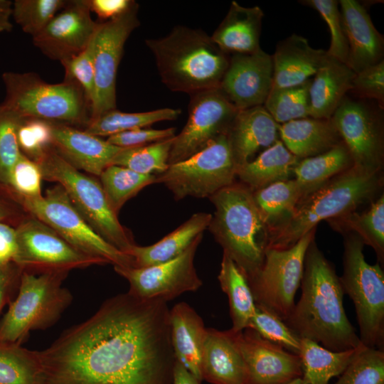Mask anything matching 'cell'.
I'll list each match as a JSON object with an SVG mask.
<instances>
[{
  "mask_svg": "<svg viewBox=\"0 0 384 384\" xmlns=\"http://www.w3.org/2000/svg\"><path fill=\"white\" fill-rule=\"evenodd\" d=\"M171 342L176 360L201 382V357L207 328L189 304L179 302L169 312Z\"/></svg>",
  "mask_w": 384,
  "mask_h": 384,
  "instance_id": "484cf974",
  "label": "cell"
},
{
  "mask_svg": "<svg viewBox=\"0 0 384 384\" xmlns=\"http://www.w3.org/2000/svg\"><path fill=\"white\" fill-rule=\"evenodd\" d=\"M236 173L226 134H222L190 157L169 164L156 183H163L176 201L204 198L234 183Z\"/></svg>",
  "mask_w": 384,
  "mask_h": 384,
  "instance_id": "8fae6325",
  "label": "cell"
},
{
  "mask_svg": "<svg viewBox=\"0 0 384 384\" xmlns=\"http://www.w3.org/2000/svg\"><path fill=\"white\" fill-rule=\"evenodd\" d=\"M202 380L211 384H245L246 370L235 332L207 328L201 357Z\"/></svg>",
  "mask_w": 384,
  "mask_h": 384,
  "instance_id": "d4e9b609",
  "label": "cell"
},
{
  "mask_svg": "<svg viewBox=\"0 0 384 384\" xmlns=\"http://www.w3.org/2000/svg\"><path fill=\"white\" fill-rule=\"evenodd\" d=\"M335 230L352 231L364 245L375 251L378 262L384 261V196L382 193L370 207L361 213L356 210L341 217L329 220Z\"/></svg>",
  "mask_w": 384,
  "mask_h": 384,
  "instance_id": "e575fe53",
  "label": "cell"
},
{
  "mask_svg": "<svg viewBox=\"0 0 384 384\" xmlns=\"http://www.w3.org/2000/svg\"><path fill=\"white\" fill-rule=\"evenodd\" d=\"M9 265L0 267V313L4 306L11 302L12 289L16 284L17 274Z\"/></svg>",
  "mask_w": 384,
  "mask_h": 384,
  "instance_id": "11a10c76",
  "label": "cell"
},
{
  "mask_svg": "<svg viewBox=\"0 0 384 384\" xmlns=\"http://www.w3.org/2000/svg\"><path fill=\"white\" fill-rule=\"evenodd\" d=\"M172 384H201V382L176 360Z\"/></svg>",
  "mask_w": 384,
  "mask_h": 384,
  "instance_id": "9f6ffc18",
  "label": "cell"
},
{
  "mask_svg": "<svg viewBox=\"0 0 384 384\" xmlns=\"http://www.w3.org/2000/svg\"><path fill=\"white\" fill-rule=\"evenodd\" d=\"M94 50L95 36L84 50L60 62L65 70L64 80L80 85L90 110L95 97Z\"/></svg>",
  "mask_w": 384,
  "mask_h": 384,
  "instance_id": "c3c4849f",
  "label": "cell"
},
{
  "mask_svg": "<svg viewBox=\"0 0 384 384\" xmlns=\"http://www.w3.org/2000/svg\"><path fill=\"white\" fill-rule=\"evenodd\" d=\"M6 97L3 105L22 118H36L65 124L88 123L90 110L82 88L64 80L43 81L34 73H5Z\"/></svg>",
  "mask_w": 384,
  "mask_h": 384,
  "instance_id": "ba28073f",
  "label": "cell"
},
{
  "mask_svg": "<svg viewBox=\"0 0 384 384\" xmlns=\"http://www.w3.org/2000/svg\"><path fill=\"white\" fill-rule=\"evenodd\" d=\"M67 274L21 271L18 294L0 324V343L21 345L31 331L46 329L58 321L73 300L62 286Z\"/></svg>",
  "mask_w": 384,
  "mask_h": 384,
  "instance_id": "52a82bcc",
  "label": "cell"
},
{
  "mask_svg": "<svg viewBox=\"0 0 384 384\" xmlns=\"http://www.w3.org/2000/svg\"><path fill=\"white\" fill-rule=\"evenodd\" d=\"M343 272L340 281L352 300L364 346L384 351V272L378 262L368 264L364 244L353 233L344 237Z\"/></svg>",
  "mask_w": 384,
  "mask_h": 384,
  "instance_id": "9c48e42d",
  "label": "cell"
},
{
  "mask_svg": "<svg viewBox=\"0 0 384 384\" xmlns=\"http://www.w3.org/2000/svg\"><path fill=\"white\" fill-rule=\"evenodd\" d=\"M162 82L171 90L189 95L218 88L230 55L206 33L176 26L164 37L146 39Z\"/></svg>",
  "mask_w": 384,
  "mask_h": 384,
  "instance_id": "3957f363",
  "label": "cell"
},
{
  "mask_svg": "<svg viewBox=\"0 0 384 384\" xmlns=\"http://www.w3.org/2000/svg\"><path fill=\"white\" fill-rule=\"evenodd\" d=\"M181 113L180 110L173 108L134 113L115 109L90 119L84 130L100 137H109L120 132L147 127L159 122L174 120Z\"/></svg>",
  "mask_w": 384,
  "mask_h": 384,
  "instance_id": "8d00e7d4",
  "label": "cell"
},
{
  "mask_svg": "<svg viewBox=\"0 0 384 384\" xmlns=\"http://www.w3.org/2000/svg\"><path fill=\"white\" fill-rule=\"evenodd\" d=\"M287 384H303V383H302V379L298 378Z\"/></svg>",
  "mask_w": 384,
  "mask_h": 384,
  "instance_id": "680465c9",
  "label": "cell"
},
{
  "mask_svg": "<svg viewBox=\"0 0 384 384\" xmlns=\"http://www.w3.org/2000/svg\"><path fill=\"white\" fill-rule=\"evenodd\" d=\"M176 128L169 127L164 129H135L107 137L110 144L121 148L136 147L174 137Z\"/></svg>",
  "mask_w": 384,
  "mask_h": 384,
  "instance_id": "816d5d0a",
  "label": "cell"
},
{
  "mask_svg": "<svg viewBox=\"0 0 384 384\" xmlns=\"http://www.w3.org/2000/svg\"><path fill=\"white\" fill-rule=\"evenodd\" d=\"M42 173L38 164L22 152L9 174L8 184L22 198H36L41 194Z\"/></svg>",
  "mask_w": 384,
  "mask_h": 384,
  "instance_id": "681fc988",
  "label": "cell"
},
{
  "mask_svg": "<svg viewBox=\"0 0 384 384\" xmlns=\"http://www.w3.org/2000/svg\"><path fill=\"white\" fill-rule=\"evenodd\" d=\"M23 119L3 104L0 105V181L5 183L21 154L16 132Z\"/></svg>",
  "mask_w": 384,
  "mask_h": 384,
  "instance_id": "7dc6e473",
  "label": "cell"
},
{
  "mask_svg": "<svg viewBox=\"0 0 384 384\" xmlns=\"http://www.w3.org/2000/svg\"><path fill=\"white\" fill-rule=\"evenodd\" d=\"M311 80L299 85L272 88L263 107L278 124L309 117Z\"/></svg>",
  "mask_w": 384,
  "mask_h": 384,
  "instance_id": "60d3db41",
  "label": "cell"
},
{
  "mask_svg": "<svg viewBox=\"0 0 384 384\" xmlns=\"http://www.w3.org/2000/svg\"><path fill=\"white\" fill-rule=\"evenodd\" d=\"M252 196L270 233L292 215L302 198L297 182L290 178L252 191Z\"/></svg>",
  "mask_w": 384,
  "mask_h": 384,
  "instance_id": "d590c367",
  "label": "cell"
},
{
  "mask_svg": "<svg viewBox=\"0 0 384 384\" xmlns=\"http://www.w3.org/2000/svg\"><path fill=\"white\" fill-rule=\"evenodd\" d=\"M278 135V124L263 105L239 110L226 134L237 169L272 146Z\"/></svg>",
  "mask_w": 384,
  "mask_h": 384,
  "instance_id": "cb8c5ba5",
  "label": "cell"
},
{
  "mask_svg": "<svg viewBox=\"0 0 384 384\" xmlns=\"http://www.w3.org/2000/svg\"><path fill=\"white\" fill-rule=\"evenodd\" d=\"M188 117L176 135L169 164L183 161L203 149L210 141L226 134L239 110L218 88L190 95Z\"/></svg>",
  "mask_w": 384,
  "mask_h": 384,
  "instance_id": "e0dca14e",
  "label": "cell"
},
{
  "mask_svg": "<svg viewBox=\"0 0 384 384\" xmlns=\"http://www.w3.org/2000/svg\"><path fill=\"white\" fill-rule=\"evenodd\" d=\"M316 228L286 249L265 250L262 265L249 280L256 305L285 321L295 304L304 273V259Z\"/></svg>",
  "mask_w": 384,
  "mask_h": 384,
  "instance_id": "7c38bea8",
  "label": "cell"
},
{
  "mask_svg": "<svg viewBox=\"0 0 384 384\" xmlns=\"http://www.w3.org/2000/svg\"><path fill=\"white\" fill-rule=\"evenodd\" d=\"M99 177L112 208L118 214L128 200L144 187L156 183V176L139 174L126 167L110 165Z\"/></svg>",
  "mask_w": 384,
  "mask_h": 384,
  "instance_id": "f35d334b",
  "label": "cell"
},
{
  "mask_svg": "<svg viewBox=\"0 0 384 384\" xmlns=\"http://www.w3.org/2000/svg\"><path fill=\"white\" fill-rule=\"evenodd\" d=\"M273 86L272 55L262 50L230 55L218 88L238 110L263 105Z\"/></svg>",
  "mask_w": 384,
  "mask_h": 384,
  "instance_id": "ffe728a7",
  "label": "cell"
},
{
  "mask_svg": "<svg viewBox=\"0 0 384 384\" xmlns=\"http://www.w3.org/2000/svg\"><path fill=\"white\" fill-rule=\"evenodd\" d=\"M138 9L134 1L121 16L99 23L95 35V97L90 120L116 109L117 73L125 42L139 25Z\"/></svg>",
  "mask_w": 384,
  "mask_h": 384,
  "instance_id": "9a60e30c",
  "label": "cell"
},
{
  "mask_svg": "<svg viewBox=\"0 0 384 384\" xmlns=\"http://www.w3.org/2000/svg\"><path fill=\"white\" fill-rule=\"evenodd\" d=\"M286 148L300 159L325 152L341 142L331 119L306 117L278 124Z\"/></svg>",
  "mask_w": 384,
  "mask_h": 384,
  "instance_id": "f1b7e54d",
  "label": "cell"
},
{
  "mask_svg": "<svg viewBox=\"0 0 384 384\" xmlns=\"http://www.w3.org/2000/svg\"><path fill=\"white\" fill-rule=\"evenodd\" d=\"M91 12L104 21L115 18L126 12L134 1L132 0H87Z\"/></svg>",
  "mask_w": 384,
  "mask_h": 384,
  "instance_id": "f5cc1de1",
  "label": "cell"
},
{
  "mask_svg": "<svg viewBox=\"0 0 384 384\" xmlns=\"http://www.w3.org/2000/svg\"><path fill=\"white\" fill-rule=\"evenodd\" d=\"M382 185V171L353 166L302 198L292 215L270 231L266 249L290 247L319 222L345 215L372 201Z\"/></svg>",
  "mask_w": 384,
  "mask_h": 384,
  "instance_id": "277c9868",
  "label": "cell"
},
{
  "mask_svg": "<svg viewBox=\"0 0 384 384\" xmlns=\"http://www.w3.org/2000/svg\"><path fill=\"white\" fill-rule=\"evenodd\" d=\"M353 166L351 156L343 142L325 152L301 159L294 174L302 198Z\"/></svg>",
  "mask_w": 384,
  "mask_h": 384,
  "instance_id": "1f68e13d",
  "label": "cell"
},
{
  "mask_svg": "<svg viewBox=\"0 0 384 384\" xmlns=\"http://www.w3.org/2000/svg\"><path fill=\"white\" fill-rule=\"evenodd\" d=\"M362 345L335 352L309 339L300 338L298 355L302 363V383L328 384L331 378L344 370Z\"/></svg>",
  "mask_w": 384,
  "mask_h": 384,
  "instance_id": "d6a6232c",
  "label": "cell"
},
{
  "mask_svg": "<svg viewBox=\"0 0 384 384\" xmlns=\"http://www.w3.org/2000/svg\"><path fill=\"white\" fill-rule=\"evenodd\" d=\"M334 384H384V351L363 344Z\"/></svg>",
  "mask_w": 384,
  "mask_h": 384,
  "instance_id": "b9f144b4",
  "label": "cell"
},
{
  "mask_svg": "<svg viewBox=\"0 0 384 384\" xmlns=\"http://www.w3.org/2000/svg\"><path fill=\"white\" fill-rule=\"evenodd\" d=\"M212 214L196 213L171 233L149 246L131 247L128 255L133 259V267H144L169 261L181 255L200 234L203 233Z\"/></svg>",
  "mask_w": 384,
  "mask_h": 384,
  "instance_id": "f546056e",
  "label": "cell"
},
{
  "mask_svg": "<svg viewBox=\"0 0 384 384\" xmlns=\"http://www.w3.org/2000/svg\"><path fill=\"white\" fill-rule=\"evenodd\" d=\"M4 31H6V28L0 26V32Z\"/></svg>",
  "mask_w": 384,
  "mask_h": 384,
  "instance_id": "91938a15",
  "label": "cell"
},
{
  "mask_svg": "<svg viewBox=\"0 0 384 384\" xmlns=\"http://www.w3.org/2000/svg\"><path fill=\"white\" fill-rule=\"evenodd\" d=\"M247 328L257 332L264 338L274 343L289 352L297 354L300 338L275 314L256 305V310Z\"/></svg>",
  "mask_w": 384,
  "mask_h": 384,
  "instance_id": "f6af8a7d",
  "label": "cell"
},
{
  "mask_svg": "<svg viewBox=\"0 0 384 384\" xmlns=\"http://www.w3.org/2000/svg\"><path fill=\"white\" fill-rule=\"evenodd\" d=\"M17 249L16 230L0 223V267L14 262Z\"/></svg>",
  "mask_w": 384,
  "mask_h": 384,
  "instance_id": "db71d44e",
  "label": "cell"
},
{
  "mask_svg": "<svg viewBox=\"0 0 384 384\" xmlns=\"http://www.w3.org/2000/svg\"><path fill=\"white\" fill-rule=\"evenodd\" d=\"M53 147L70 164L100 176L122 149L71 125L52 123Z\"/></svg>",
  "mask_w": 384,
  "mask_h": 384,
  "instance_id": "7402d4cb",
  "label": "cell"
},
{
  "mask_svg": "<svg viewBox=\"0 0 384 384\" xmlns=\"http://www.w3.org/2000/svg\"><path fill=\"white\" fill-rule=\"evenodd\" d=\"M12 14V6L9 1L0 0V26L10 31L12 24L10 22V16Z\"/></svg>",
  "mask_w": 384,
  "mask_h": 384,
  "instance_id": "6f0895ef",
  "label": "cell"
},
{
  "mask_svg": "<svg viewBox=\"0 0 384 384\" xmlns=\"http://www.w3.org/2000/svg\"><path fill=\"white\" fill-rule=\"evenodd\" d=\"M203 235L169 261L144 267L114 266V271L128 281L127 292L143 300L167 302L185 292L197 291L203 282L196 272L194 257Z\"/></svg>",
  "mask_w": 384,
  "mask_h": 384,
  "instance_id": "2e32d148",
  "label": "cell"
},
{
  "mask_svg": "<svg viewBox=\"0 0 384 384\" xmlns=\"http://www.w3.org/2000/svg\"><path fill=\"white\" fill-rule=\"evenodd\" d=\"M208 198L215 210L207 229L249 280L262 265L270 236L252 191L235 181Z\"/></svg>",
  "mask_w": 384,
  "mask_h": 384,
  "instance_id": "5b68a950",
  "label": "cell"
},
{
  "mask_svg": "<svg viewBox=\"0 0 384 384\" xmlns=\"http://www.w3.org/2000/svg\"><path fill=\"white\" fill-rule=\"evenodd\" d=\"M355 75L346 63L329 56L311 80L309 117L331 119L351 91Z\"/></svg>",
  "mask_w": 384,
  "mask_h": 384,
  "instance_id": "83f0119b",
  "label": "cell"
},
{
  "mask_svg": "<svg viewBox=\"0 0 384 384\" xmlns=\"http://www.w3.org/2000/svg\"><path fill=\"white\" fill-rule=\"evenodd\" d=\"M52 123L41 119L23 118L18 127L16 136L20 150L35 162L53 146Z\"/></svg>",
  "mask_w": 384,
  "mask_h": 384,
  "instance_id": "bcb514c9",
  "label": "cell"
},
{
  "mask_svg": "<svg viewBox=\"0 0 384 384\" xmlns=\"http://www.w3.org/2000/svg\"><path fill=\"white\" fill-rule=\"evenodd\" d=\"M338 4L348 46L346 64L357 73L384 60L383 36L364 5L356 0H341Z\"/></svg>",
  "mask_w": 384,
  "mask_h": 384,
  "instance_id": "44dd1931",
  "label": "cell"
},
{
  "mask_svg": "<svg viewBox=\"0 0 384 384\" xmlns=\"http://www.w3.org/2000/svg\"><path fill=\"white\" fill-rule=\"evenodd\" d=\"M0 384H43L38 351L0 343Z\"/></svg>",
  "mask_w": 384,
  "mask_h": 384,
  "instance_id": "74e56055",
  "label": "cell"
},
{
  "mask_svg": "<svg viewBox=\"0 0 384 384\" xmlns=\"http://www.w3.org/2000/svg\"><path fill=\"white\" fill-rule=\"evenodd\" d=\"M300 4L316 10L326 23L331 41L326 50L329 57L346 63L348 53L338 1L336 0H302Z\"/></svg>",
  "mask_w": 384,
  "mask_h": 384,
  "instance_id": "ee69618b",
  "label": "cell"
},
{
  "mask_svg": "<svg viewBox=\"0 0 384 384\" xmlns=\"http://www.w3.org/2000/svg\"><path fill=\"white\" fill-rule=\"evenodd\" d=\"M43 178L55 181L89 225L109 244L128 255L135 245L133 237L119 221L100 181L76 169L53 147L36 161Z\"/></svg>",
  "mask_w": 384,
  "mask_h": 384,
  "instance_id": "8992f818",
  "label": "cell"
},
{
  "mask_svg": "<svg viewBox=\"0 0 384 384\" xmlns=\"http://www.w3.org/2000/svg\"><path fill=\"white\" fill-rule=\"evenodd\" d=\"M300 160L277 139L254 160L239 167L236 176L240 183L255 191L275 182L289 179Z\"/></svg>",
  "mask_w": 384,
  "mask_h": 384,
  "instance_id": "4dcf8cb0",
  "label": "cell"
},
{
  "mask_svg": "<svg viewBox=\"0 0 384 384\" xmlns=\"http://www.w3.org/2000/svg\"><path fill=\"white\" fill-rule=\"evenodd\" d=\"M87 0L68 1L45 28L32 37L34 46L48 58L62 62L84 50L100 22L95 21Z\"/></svg>",
  "mask_w": 384,
  "mask_h": 384,
  "instance_id": "ac0fdd59",
  "label": "cell"
},
{
  "mask_svg": "<svg viewBox=\"0 0 384 384\" xmlns=\"http://www.w3.org/2000/svg\"><path fill=\"white\" fill-rule=\"evenodd\" d=\"M339 277L314 239L305 255L300 298L284 321L299 338L335 352L362 344L346 316Z\"/></svg>",
  "mask_w": 384,
  "mask_h": 384,
  "instance_id": "7a4b0ae2",
  "label": "cell"
},
{
  "mask_svg": "<svg viewBox=\"0 0 384 384\" xmlns=\"http://www.w3.org/2000/svg\"><path fill=\"white\" fill-rule=\"evenodd\" d=\"M174 139L122 148L114 157L111 165L126 167L139 174L157 176L168 169Z\"/></svg>",
  "mask_w": 384,
  "mask_h": 384,
  "instance_id": "ab89813d",
  "label": "cell"
},
{
  "mask_svg": "<svg viewBox=\"0 0 384 384\" xmlns=\"http://www.w3.org/2000/svg\"><path fill=\"white\" fill-rule=\"evenodd\" d=\"M329 55L312 48L304 36L293 33L279 41L272 55L273 88L302 85L316 73Z\"/></svg>",
  "mask_w": 384,
  "mask_h": 384,
  "instance_id": "603a6c76",
  "label": "cell"
},
{
  "mask_svg": "<svg viewBox=\"0 0 384 384\" xmlns=\"http://www.w3.org/2000/svg\"><path fill=\"white\" fill-rule=\"evenodd\" d=\"M65 0H16L12 6L15 21L32 37L40 33L65 6Z\"/></svg>",
  "mask_w": 384,
  "mask_h": 384,
  "instance_id": "7bdbcfd3",
  "label": "cell"
},
{
  "mask_svg": "<svg viewBox=\"0 0 384 384\" xmlns=\"http://www.w3.org/2000/svg\"><path fill=\"white\" fill-rule=\"evenodd\" d=\"M218 279L221 289L228 298L231 329L235 332L242 331L247 327L254 315L256 304L246 277L224 253Z\"/></svg>",
  "mask_w": 384,
  "mask_h": 384,
  "instance_id": "836d02e7",
  "label": "cell"
},
{
  "mask_svg": "<svg viewBox=\"0 0 384 384\" xmlns=\"http://www.w3.org/2000/svg\"><path fill=\"white\" fill-rule=\"evenodd\" d=\"M170 309L129 292L38 351L43 384H172Z\"/></svg>",
  "mask_w": 384,
  "mask_h": 384,
  "instance_id": "6da1fadb",
  "label": "cell"
},
{
  "mask_svg": "<svg viewBox=\"0 0 384 384\" xmlns=\"http://www.w3.org/2000/svg\"><path fill=\"white\" fill-rule=\"evenodd\" d=\"M16 233L18 249L14 262L23 272L68 273L73 269L105 265L76 250L53 228L33 216Z\"/></svg>",
  "mask_w": 384,
  "mask_h": 384,
  "instance_id": "5bb4252c",
  "label": "cell"
},
{
  "mask_svg": "<svg viewBox=\"0 0 384 384\" xmlns=\"http://www.w3.org/2000/svg\"><path fill=\"white\" fill-rule=\"evenodd\" d=\"M23 203L32 215L53 228L80 252L118 267H133V259L117 250L85 220L60 186L48 189L45 196L24 198Z\"/></svg>",
  "mask_w": 384,
  "mask_h": 384,
  "instance_id": "30bf717a",
  "label": "cell"
},
{
  "mask_svg": "<svg viewBox=\"0 0 384 384\" xmlns=\"http://www.w3.org/2000/svg\"><path fill=\"white\" fill-rule=\"evenodd\" d=\"M235 335L245 366V384H287L302 378L299 355L264 338L250 328Z\"/></svg>",
  "mask_w": 384,
  "mask_h": 384,
  "instance_id": "d6986e66",
  "label": "cell"
},
{
  "mask_svg": "<svg viewBox=\"0 0 384 384\" xmlns=\"http://www.w3.org/2000/svg\"><path fill=\"white\" fill-rule=\"evenodd\" d=\"M350 93L356 98L375 102L384 108V60L356 73Z\"/></svg>",
  "mask_w": 384,
  "mask_h": 384,
  "instance_id": "f907efd6",
  "label": "cell"
},
{
  "mask_svg": "<svg viewBox=\"0 0 384 384\" xmlns=\"http://www.w3.org/2000/svg\"><path fill=\"white\" fill-rule=\"evenodd\" d=\"M383 109L375 102L346 96L331 117L354 166L382 171Z\"/></svg>",
  "mask_w": 384,
  "mask_h": 384,
  "instance_id": "4fadbf2b",
  "label": "cell"
},
{
  "mask_svg": "<svg viewBox=\"0 0 384 384\" xmlns=\"http://www.w3.org/2000/svg\"><path fill=\"white\" fill-rule=\"evenodd\" d=\"M264 12L257 6L245 7L235 1L210 36L225 53H250L260 49V38Z\"/></svg>",
  "mask_w": 384,
  "mask_h": 384,
  "instance_id": "4316f807",
  "label": "cell"
}]
</instances>
